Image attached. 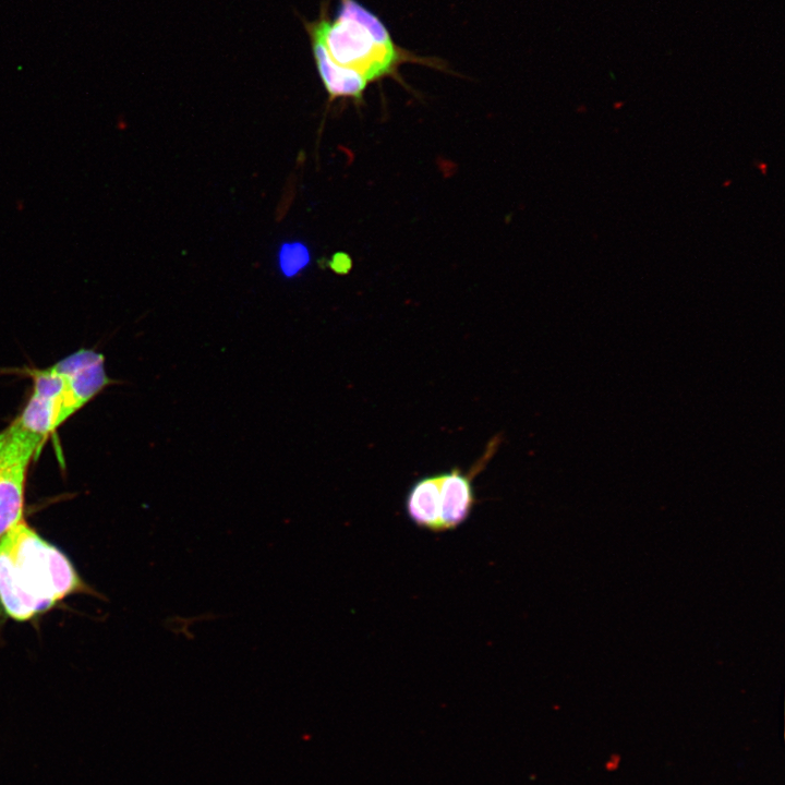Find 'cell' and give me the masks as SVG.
<instances>
[{
  "label": "cell",
  "mask_w": 785,
  "mask_h": 785,
  "mask_svg": "<svg viewBox=\"0 0 785 785\" xmlns=\"http://www.w3.org/2000/svg\"><path fill=\"white\" fill-rule=\"evenodd\" d=\"M406 510L416 527L442 532L439 475L422 478L410 487L406 498Z\"/></svg>",
  "instance_id": "7"
},
{
  "label": "cell",
  "mask_w": 785,
  "mask_h": 785,
  "mask_svg": "<svg viewBox=\"0 0 785 785\" xmlns=\"http://www.w3.org/2000/svg\"><path fill=\"white\" fill-rule=\"evenodd\" d=\"M81 587L69 558L25 519L0 538V604L12 619L28 620Z\"/></svg>",
  "instance_id": "1"
},
{
  "label": "cell",
  "mask_w": 785,
  "mask_h": 785,
  "mask_svg": "<svg viewBox=\"0 0 785 785\" xmlns=\"http://www.w3.org/2000/svg\"><path fill=\"white\" fill-rule=\"evenodd\" d=\"M309 37L317 72L330 98H350L355 101L362 99L369 85L366 80L355 70L337 64L321 40Z\"/></svg>",
  "instance_id": "6"
},
{
  "label": "cell",
  "mask_w": 785,
  "mask_h": 785,
  "mask_svg": "<svg viewBox=\"0 0 785 785\" xmlns=\"http://www.w3.org/2000/svg\"><path fill=\"white\" fill-rule=\"evenodd\" d=\"M311 255L306 244L289 241L281 244L278 251V265L286 277H293L310 263Z\"/></svg>",
  "instance_id": "8"
},
{
  "label": "cell",
  "mask_w": 785,
  "mask_h": 785,
  "mask_svg": "<svg viewBox=\"0 0 785 785\" xmlns=\"http://www.w3.org/2000/svg\"><path fill=\"white\" fill-rule=\"evenodd\" d=\"M53 366L63 378L56 401L59 425L112 383L106 372L105 357L92 349L75 351Z\"/></svg>",
  "instance_id": "4"
},
{
  "label": "cell",
  "mask_w": 785,
  "mask_h": 785,
  "mask_svg": "<svg viewBox=\"0 0 785 785\" xmlns=\"http://www.w3.org/2000/svg\"><path fill=\"white\" fill-rule=\"evenodd\" d=\"M498 445L499 438H493L482 457L467 472L454 468L438 474L442 532L458 528L469 518L475 503L473 479L485 468Z\"/></svg>",
  "instance_id": "5"
},
{
  "label": "cell",
  "mask_w": 785,
  "mask_h": 785,
  "mask_svg": "<svg viewBox=\"0 0 785 785\" xmlns=\"http://www.w3.org/2000/svg\"><path fill=\"white\" fill-rule=\"evenodd\" d=\"M328 9L323 1L317 19L303 22L305 31L337 64L355 70L369 84L386 77L402 83L399 69L404 63L445 68L440 60L399 47L381 19L358 0H339L333 19Z\"/></svg>",
  "instance_id": "2"
},
{
  "label": "cell",
  "mask_w": 785,
  "mask_h": 785,
  "mask_svg": "<svg viewBox=\"0 0 785 785\" xmlns=\"http://www.w3.org/2000/svg\"><path fill=\"white\" fill-rule=\"evenodd\" d=\"M43 444L15 421L0 432V538L24 519L27 469Z\"/></svg>",
  "instance_id": "3"
}]
</instances>
